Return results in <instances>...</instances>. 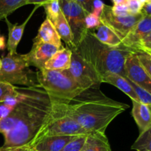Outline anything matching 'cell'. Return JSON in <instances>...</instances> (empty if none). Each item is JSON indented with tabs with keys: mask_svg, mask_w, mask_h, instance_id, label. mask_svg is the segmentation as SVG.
<instances>
[{
	"mask_svg": "<svg viewBox=\"0 0 151 151\" xmlns=\"http://www.w3.org/2000/svg\"><path fill=\"white\" fill-rule=\"evenodd\" d=\"M51 112L32 145L41 139L50 136H88L89 133L81 127L69 113L68 103L50 98Z\"/></svg>",
	"mask_w": 151,
	"mask_h": 151,
	"instance_id": "cell-4",
	"label": "cell"
},
{
	"mask_svg": "<svg viewBox=\"0 0 151 151\" xmlns=\"http://www.w3.org/2000/svg\"><path fill=\"white\" fill-rule=\"evenodd\" d=\"M125 71L128 79L151 94V78L141 65L135 52L127 57Z\"/></svg>",
	"mask_w": 151,
	"mask_h": 151,
	"instance_id": "cell-11",
	"label": "cell"
},
{
	"mask_svg": "<svg viewBox=\"0 0 151 151\" xmlns=\"http://www.w3.org/2000/svg\"><path fill=\"white\" fill-rule=\"evenodd\" d=\"M51 0H27V4H35V5L43 6Z\"/></svg>",
	"mask_w": 151,
	"mask_h": 151,
	"instance_id": "cell-39",
	"label": "cell"
},
{
	"mask_svg": "<svg viewBox=\"0 0 151 151\" xmlns=\"http://www.w3.org/2000/svg\"><path fill=\"white\" fill-rule=\"evenodd\" d=\"M111 11L114 15L118 16H126L131 15L127 4H118L111 7Z\"/></svg>",
	"mask_w": 151,
	"mask_h": 151,
	"instance_id": "cell-32",
	"label": "cell"
},
{
	"mask_svg": "<svg viewBox=\"0 0 151 151\" xmlns=\"http://www.w3.org/2000/svg\"><path fill=\"white\" fill-rule=\"evenodd\" d=\"M79 5H81L87 13H92L93 4L95 0H73Z\"/></svg>",
	"mask_w": 151,
	"mask_h": 151,
	"instance_id": "cell-33",
	"label": "cell"
},
{
	"mask_svg": "<svg viewBox=\"0 0 151 151\" xmlns=\"http://www.w3.org/2000/svg\"><path fill=\"white\" fill-rule=\"evenodd\" d=\"M147 3H151V0H147Z\"/></svg>",
	"mask_w": 151,
	"mask_h": 151,
	"instance_id": "cell-45",
	"label": "cell"
},
{
	"mask_svg": "<svg viewBox=\"0 0 151 151\" xmlns=\"http://www.w3.org/2000/svg\"><path fill=\"white\" fill-rule=\"evenodd\" d=\"M147 50H151V32L144 39L142 40L138 48V50H142V51Z\"/></svg>",
	"mask_w": 151,
	"mask_h": 151,
	"instance_id": "cell-34",
	"label": "cell"
},
{
	"mask_svg": "<svg viewBox=\"0 0 151 151\" xmlns=\"http://www.w3.org/2000/svg\"><path fill=\"white\" fill-rule=\"evenodd\" d=\"M128 108L105 95L100 86L83 90L68 103L69 114L90 134H106L111 122Z\"/></svg>",
	"mask_w": 151,
	"mask_h": 151,
	"instance_id": "cell-1",
	"label": "cell"
},
{
	"mask_svg": "<svg viewBox=\"0 0 151 151\" xmlns=\"http://www.w3.org/2000/svg\"><path fill=\"white\" fill-rule=\"evenodd\" d=\"M78 136H50L41 139L30 147L32 151H60Z\"/></svg>",
	"mask_w": 151,
	"mask_h": 151,
	"instance_id": "cell-15",
	"label": "cell"
},
{
	"mask_svg": "<svg viewBox=\"0 0 151 151\" xmlns=\"http://www.w3.org/2000/svg\"><path fill=\"white\" fill-rule=\"evenodd\" d=\"M104 5L105 4L101 0H95L94 2V4H93V10L91 13H94V15H96V16L100 18Z\"/></svg>",
	"mask_w": 151,
	"mask_h": 151,
	"instance_id": "cell-35",
	"label": "cell"
},
{
	"mask_svg": "<svg viewBox=\"0 0 151 151\" xmlns=\"http://www.w3.org/2000/svg\"><path fill=\"white\" fill-rule=\"evenodd\" d=\"M132 116L139 129V134L151 128V105L132 101Z\"/></svg>",
	"mask_w": 151,
	"mask_h": 151,
	"instance_id": "cell-16",
	"label": "cell"
},
{
	"mask_svg": "<svg viewBox=\"0 0 151 151\" xmlns=\"http://www.w3.org/2000/svg\"><path fill=\"white\" fill-rule=\"evenodd\" d=\"M135 53L141 65L151 78V56L148 53L142 50H137Z\"/></svg>",
	"mask_w": 151,
	"mask_h": 151,
	"instance_id": "cell-29",
	"label": "cell"
},
{
	"mask_svg": "<svg viewBox=\"0 0 151 151\" xmlns=\"http://www.w3.org/2000/svg\"><path fill=\"white\" fill-rule=\"evenodd\" d=\"M127 6L131 15H137L141 13L143 4L140 3L139 0H128Z\"/></svg>",
	"mask_w": 151,
	"mask_h": 151,
	"instance_id": "cell-31",
	"label": "cell"
},
{
	"mask_svg": "<svg viewBox=\"0 0 151 151\" xmlns=\"http://www.w3.org/2000/svg\"><path fill=\"white\" fill-rule=\"evenodd\" d=\"M62 47H57L52 44L41 41L35 37L30 51L27 53V58L29 66H35L38 70L44 69L45 63Z\"/></svg>",
	"mask_w": 151,
	"mask_h": 151,
	"instance_id": "cell-12",
	"label": "cell"
},
{
	"mask_svg": "<svg viewBox=\"0 0 151 151\" xmlns=\"http://www.w3.org/2000/svg\"><path fill=\"white\" fill-rule=\"evenodd\" d=\"M71 50L72 54L70 67L68 70H66L69 76L83 90L91 87L100 86L102 81L99 75L78 54L75 48L71 49Z\"/></svg>",
	"mask_w": 151,
	"mask_h": 151,
	"instance_id": "cell-7",
	"label": "cell"
},
{
	"mask_svg": "<svg viewBox=\"0 0 151 151\" xmlns=\"http://www.w3.org/2000/svg\"><path fill=\"white\" fill-rule=\"evenodd\" d=\"M75 50L78 54L102 78L109 72L126 78L125 63L132 49L121 46L111 47L99 41L89 30H87Z\"/></svg>",
	"mask_w": 151,
	"mask_h": 151,
	"instance_id": "cell-2",
	"label": "cell"
},
{
	"mask_svg": "<svg viewBox=\"0 0 151 151\" xmlns=\"http://www.w3.org/2000/svg\"><path fill=\"white\" fill-rule=\"evenodd\" d=\"M36 38L41 41L52 44L57 47H62L61 39L55 30L54 25L48 19H46L41 24Z\"/></svg>",
	"mask_w": 151,
	"mask_h": 151,
	"instance_id": "cell-20",
	"label": "cell"
},
{
	"mask_svg": "<svg viewBox=\"0 0 151 151\" xmlns=\"http://www.w3.org/2000/svg\"><path fill=\"white\" fill-rule=\"evenodd\" d=\"M26 54H8L1 58L0 82L26 87H40L35 73L29 69Z\"/></svg>",
	"mask_w": 151,
	"mask_h": 151,
	"instance_id": "cell-6",
	"label": "cell"
},
{
	"mask_svg": "<svg viewBox=\"0 0 151 151\" xmlns=\"http://www.w3.org/2000/svg\"><path fill=\"white\" fill-rule=\"evenodd\" d=\"M102 83H106L114 86L119 90H121L122 92L125 93L126 95H128L132 100V101L139 102V99L134 88L128 83V80L121 75L112 73V72H109L103 77Z\"/></svg>",
	"mask_w": 151,
	"mask_h": 151,
	"instance_id": "cell-19",
	"label": "cell"
},
{
	"mask_svg": "<svg viewBox=\"0 0 151 151\" xmlns=\"http://www.w3.org/2000/svg\"><path fill=\"white\" fill-rule=\"evenodd\" d=\"M51 112V101L45 91L37 87L30 106L13 130L4 134L1 148H12L32 145Z\"/></svg>",
	"mask_w": 151,
	"mask_h": 151,
	"instance_id": "cell-3",
	"label": "cell"
},
{
	"mask_svg": "<svg viewBox=\"0 0 151 151\" xmlns=\"http://www.w3.org/2000/svg\"><path fill=\"white\" fill-rule=\"evenodd\" d=\"M145 52H150V53H151V50H145Z\"/></svg>",
	"mask_w": 151,
	"mask_h": 151,
	"instance_id": "cell-43",
	"label": "cell"
},
{
	"mask_svg": "<svg viewBox=\"0 0 151 151\" xmlns=\"http://www.w3.org/2000/svg\"><path fill=\"white\" fill-rule=\"evenodd\" d=\"M131 149L137 151H151V128L139 134V137L133 144Z\"/></svg>",
	"mask_w": 151,
	"mask_h": 151,
	"instance_id": "cell-24",
	"label": "cell"
},
{
	"mask_svg": "<svg viewBox=\"0 0 151 151\" xmlns=\"http://www.w3.org/2000/svg\"><path fill=\"white\" fill-rule=\"evenodd\" d=\"M30 149L29 146H23L19 147H12V148H1L0 147V151H28Z\"/></svg>",
	"mask_w": 151,
	"mask_h": 151,
	"instance_id": "cell-37",
	"label": "cell"
},
{
	"mask_svg": "<svg viewBox=\"0 0 151 151\" xmlns=\"http://www.w3.org/2000/svg\"><path fill=\"white\" fill-rule=\"evenodd\" d=\"M14 108L7 106V105L4 104V103L0 105V120L4 119V117H6L7 115H9V114L13 111V109Z\"/></svg>",
	"mask_w": 151,
	"mask_h": 151,
	"instance_id": "cell-36",
	"label": "cell"
},
{
	"mask_svg": "<svg viewBox=\"0 0 151 151\" xmlns=\"http://www.w3.org/2000/svg\"><path fill=\"white\" fill-rule=\"evenodd\" d=\"M114 3V5H118V4H127L128 0H111Z\"/></svg>",
	"mask_w": 151,
	"mask_h": 151,
	"instance_id": "cell-41",
	"label": "cell"
},
{
	"mask_svg": "<svg viewBox=\"0 0 151 151\" xmlns=\"http://www.w3.org/2000/svg\"><path fill=\"white\" fill-rule=\"evenodd\" d=\"M141 13L144 16H151V3H146L143 6Z\"/></svg>",
	"mask_w": 151,
	"mask_h": 151,
	"instance_id": "cell-38",
	"label": "cell"
},
{
	"mask_svg": "<svg viewBox=\"0 0 151 151\" xmlns=\"http://www.w3.org/2000/svg\"><path fill=\"white\" fill-rule=\"evenodd\" d=\"M19 87L7 83L0 82V103H3L8 97H16L19 94Z\"/></svg>",
	"mask_w": 151,
	"mask_h": 151,
	"instance_id": "cell-26",
	"label": "cell"
},
{
	"mask_svg": "<svg viewBox=\"0 0 151 151\" xmlns=\"http://www.w3.org/2000/svg\"><path fill=\"white\" fill-rule=\"evenodd\" d=\"M89 31L99 41L106 45L111 47H120L122 46L121 38L102 22L98 27Z\"/></svg>",
	"mask_w": 151,
	"mask_h": 151,
	"instance_id": "cell-18",
	"label": "cell"
},
{
	"mask_svg": "<svg viewBox=\"0 0 151 151\" xmlns=\"http://www.w3.org/2000/svg\"><path fill=\"white\" fill-rule=\"evenodd\" d=\"M28 151H32V150H30V149H29V150H28Z\"/></svg>",
	"mask_w": 151,
	"mask_h": 151,
	"instance_id": "cell-47",
	"label": "cell"
},
{
	"mask_svg": "<svg viewBox=\"0 0 151 151\" xmlns=\"http://www.w3.org/2000/svg\"><path fill=\"white\" fill-rule=\"evenodd\" d=\"M147 53H148V54H149V55H150L151 56V53H150V52H147Z\"/></svg>",
	"mask_w": 151,
	"mask_h": 151,
	"instance_id": "cell-46",
	"label": "cell"
},
{
	"mask_svg": "<svg viewBox=\"0 0 151 151\" xmlns=\"http://www.w3.org/2000/svg\"><path fill=\"white\" fill-rule=\"evenodd\" d=\"M40 7V5H36L35 8L32 10L30 14L29 15L26 20L22 24H12L10 23V21L6 18L5 20L6 23H7V28H8V40H7V50H8V53L10 54H16V50H17V47L19 45V42H20L21 39H22V36H23L24 32L25 27H26L27 24L29 22L30 20L31 17L35 10L38 9V7Z\"/></svg>",
	"mask_w": 151,
	"mask_h": 151,
	"instance_id": "cell-14",
	"label": "cell"
},
{
	"mask_svg": "<svg viewBox=\"0 0 151 151\" xmlns=\"http://www.w3.org/2000/svg\"><path fill=\"white\" fill-rule=\"evenodd\" d=\"M5 47V38L2 35H0V50H4Z\"/></svg>",
	"mask_w": 151,
	"mask_h": 151,
	"instance_id": "cell-40",
	"label": "cell"
},
{
	"mask_svg": "<svg viewBox=\"0 0 151 151\" xmlns=\"http://www.w3.org/2000/svg\"><path fill=\"white\" fill-rule=\"evenodd\" d=\"M1 69V59H0V70Z\"/></svg>",
	"mask_w": 151,
	"mask_h": 151,
	"instance_id": "cell-44",
	"label": "cell"
},
{
	"mask_svg": "<svg viewBox=\"0 0 151 151\" xmlns=\"http://www.w3.org/2000/svg\"><path fill=\"white\" fill-rule=\"evenodd\" d=\"M35 74L38 84L50 98L69 103L83 91L66 70L43 69L37 71Z\"/></svg>",
	"mask_w": 151,
	"mask_h": 151,
	"instance_id": "cell-5",
	"label": "cell"
},
{
	"mask_svg": "<svg viewBox=\"0 0 151 151\" xmlns=\"http://www.w3.org/2000/svg\"><path fill=\"white\" fill-rule=\"evenodd\" d=\"M87 136H78L66 145L60 151H81L85 144Z\"/></svg>",
	"mask_w": 151,
	"mask_h": 151,
	"instance_id": "cell-28",
	"label": "cell"
},
{
	"mask_svg": "<svg viewBox=\"0 0 151 151\" xmlns=\"http://www.w3.org/2000/svg\"><path fill=\"white\" fill-rule=\"evenodd\" d=\"M27 4V0H0V20L5 19L9 15Z\"/></svg>",
	"mask_w": 151,
	"mask_h": 151,
	"instance_id": "cell-23",
	"label": "cell"
},
{
	"mask_svg": "<svg viewBox=\"0 0 151 151\" xmlns=\"http://www.w3.org/2000/svg\"><path fill=\"white\" fill-rule=\"evenodd\" d=\"M140 151H145V150H140Z\"/></svg>",
	"mask_w": 151,
	"mask_h": 151,
	"instance_id": "cell-48",
	"label": "cell"
},
{
	"mask_svg": "<svg viewBox=\"0 0 151 151\" xmlns=\"http://www.w3.org/2000/svg\"><path fill=\"white\" fill-rule=\"evenodd\" d=\"M81 151H111V149L106 134L94 133L87 136Z\"/></svg>",
	"mask_w": 151,
	"mask_h": 151,
	"instance_id": "cell-21",
	"label": "cell"
},
{
	"mask_svg": "<svg viewBox=\"0 0 151 151\" xmlns=\"http://www.w3.org/2000/svg\"><path fill=\"white\" fill-rule=\"evenodd\" d=\"M101 23L100 18L94 15V13H88L85 18V24L86 27L88 30H91L94 29Z\"/></svg>",
	"mask_w": 151,
	"mask_h": 151,
	"instance_id": "cell-30",
	"label": "cell"
},
{
	"mask_svg": "<svg viewBox=\"0 0 151 151\" xmlns=\"http://www.w3.org/2000/svg\"><path fill=\"white\" fill-rule=\"evenodd\" d=\"M139 1H140V3H141V4H142L143 5H145V4L146 3H147V0H139Z\"/></svg>",
	"mask_w": 151,
	"mask_h": 151,
	"instance_id": "cell-42",
	"label": "cell"
},
{
	"mask_svg": "<svg viewBox=\"0 0 151 151\" xmlns=\"http://www.w3.org/2000/svg\"><path fill=\"white\" fill-rule=\"evenodd\" d=\"M128 83L131 84V86H132V88H134V91H135L136 94H137V97L139 99V102L143 103V104H147V105H151V94L150 92H148L147 91L145 90L144 88H141L139 86H137V84H135L134 83H133L132 81H130L129 79H128Z\"/></svg>",
	"mask_w": 151,
	"mask_h": 151,
	"instance_id": "cell-27",
	"label": "cell"
},
{
	"mask_svg": "<svg viewBox=\"0 0 151 151\" xmlns=\"http://www.w3.org/2000/svg\"><path fill=\"white\" fill-rule=\"evenodd\" d=\"M52 23L54 25L55 30L57 31L61 41H64L65 44H66V47H69V49L75 48L72 29L62 12H60L58 17Z\"/></svg>",
	"mask_w": 151,
	"mask_h": 151,
	"instance_id": "cell-22",
	"label": "cell"
},
{
	"mask_svg": "<svg viewBox=\"0 0 151 151\" xmlns=\"http://www.w3.org/2000/svg\"><path fill=\"white\" fill-rule=\"evenodd\" d=\"M37 87H25L24 97V98L15 106L11 112L6 117L0 120V134L3 135L16 127L18 122L22 117L28 108L30 106L33 97L35 96Z\"/></svg>",
	"mask_w": 151,
	"mask_h": 151,
	"instance_id": "cell-10",
	"label": "cell"
},
{
	"mask_svg": "<svg viewBox=\"0 0 151 151\" xmlns=\"http://www.w3.org/2000/svg\"><path fill=\"white\" fill-rule=\"evenodd\" d=\"M150 32L151 16H145L122 40V45L137 51L142 40L144 39Z\"/></svg>",
	"mask_w": 151,
	"mask_h": 151,
	"instance_id": "cell-13",
	"label": "cell"
},
{
	"mask_svg": "<svg viewBox=\"0 0 151 151\" xmlns=\"http://www.w3.org/2000/svg\"><path fill=\"white\" fill-rule=\"evenodd\" d=\"M59 3L62 13L72 29L74 44L76 47L88 30L86 27L85 18L88 13L73 0H59Z\"/></svg>",
	"mask_w": 151,
	"mask_h": 151,
	"instance_id": "cell-8",
	"label": "cell"
},
{
	"mask_svg": "<svg viewBox=\"0 0 151 151\" xmlns=\"http://www.w3.org/2000/svg\"><path fill=\"white\" fill-rule=\"evenodd\" d=\"M144 16L142 13L126 16H115L112 13L111 7L105 4L100 16V20L102 23L111 29L122 41Z\"/></svg>",
	"mask_w": 151,
	"mask_h": 151,
	"instance_id": "cell-9",
	"label": "cell"
},
{
	"mask_svg": "<svg viewBox=\"0 0 151 151\" xmlns=\"http://www.w3.org/2000/svg\"><path fill=\"white\" fill-rule=\"evenodd\" d=\"M47 14V19L51 22H54L61 12L59 0H51L43 5Z\"/></svg>",
	"mask_w": 151,
	"mask_h": 151,
	"instance_id": "cell-25",
	"label": "cell"
},
{
	"mask_svg": "<svg viewBox=\"0 0 151 151\" xmlns=\"http://www.w3.org/2000/svg\"><path fill=\"white\" fill-rule=\"evenodd\" d=\"M72 50L69 47H62L49 59L45 63L44 69L47 70H68L72 60Z\"/></svg>",
	"mask_w": 151,
	"mask_h": 151,
	"instance_id": "cell-17",
	"label": "cell"
}]
</instances>
